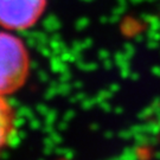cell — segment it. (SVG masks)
Returning <instances> with one entry per match:
<instances>
[{"mask_svg":"<svg viewBox=\"0 0 160 160\" xmlns=\"http://www.w3.org/2000/svg\"><path fill=\"white\" fill-rule=\"evenodd\" d=\"M30 57L16 36L0 32V95L18 90L28 78Z\"/></svg>","mask_w":160,"mask_h":160,"instance_id":"1","label":"cell"},{"mask_svg":"<svg viewBox=\"0 0 160 160\" xmlns=\"http://www.w3.org/2000/svg\"><path fill=\"white\" fill-rule=\"evenodd\" d=\"M46 0H0V25L23 30L33 25L45 7Z\"/></svg>","mask_w":160,"mask_h":160,"instance_id":"2","label":"cell"},{"mask_svg":"<svg viewBox=\"0 0 160 160\" xmlns=\"http://www.w3.org/2000/svg\"><path fill=\"white\" fill-rule=\"evenodd\" d=\"M17 115L6 96L0 95V155L17 138Z\"/></svg>","mask_w":160,"mask_h":160,"instance_id":"3","label":"cell"}]
</instances>
